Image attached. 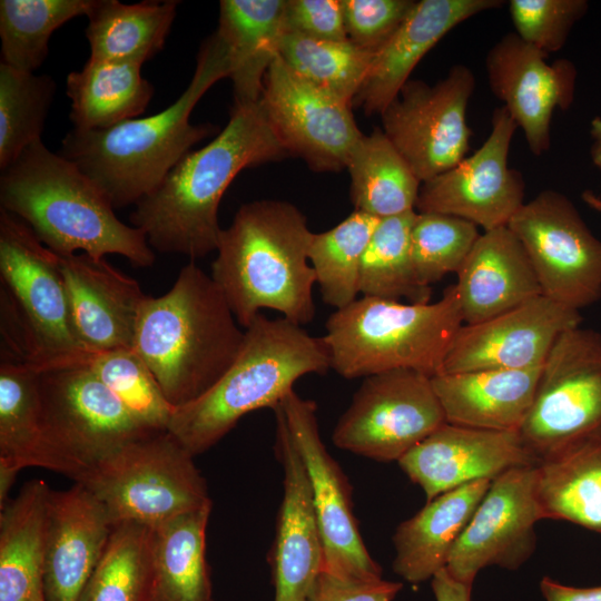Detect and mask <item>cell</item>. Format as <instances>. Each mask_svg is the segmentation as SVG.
Listing matches in <instances>:
<instances>
[{
	"instance_id": "34",
	"label": "cell",
	"mask_w": 601,
	"mask_h": 601,
	"mask_svg": "<svg viewBox=\"0 0 601 601\" xmlns=\"http://www.w3.org/2000/svg\"><path fill=\"white\" fill-rule=\"evenodd\" d=\"M178 3L175 0L132 4L95 0L85 30L89 58L144 65L164 48Z\"/></svg>"
},
{
	"instance_id": "1",
	"label": "cell",
	"mask_w": 601,
	"mask_h": 601,
	"mask_svg": "<svg viewBox=\"0 0 601 601\" xmlns=\"http://www.w3.org/2000/svg\"><path fill=\"white\" fill-rule=\"evenodd\" d=\"M289 156L260 100L233 107L225 128L205 147L190 151L159 187L135 205L131 224L152 249L191 259L217 249L223 228L218 208L243 170Z\"/></svg>"
},
{
	"instance_id": "52",
	"label": "cell",
	"mask_w": 601,
	"mask_h": 601,
	"mask_svg": "<svg viewBox=\"0 0 601 601\" xmlns=\"http://www.w3.org/2000/svg\"><path fill=\"white\" fill-rule=\"evenodd\" d=\"M581 197L585 205H588L594 211L601 214V196L597 195L592 190H584Z\"/></svg>"
},
{
	"instance_id": "18",
	"label": "cell",
	"mask_w": 601,
	"mask_h": 601,
	"mask_svg": "<svg viewBox=\"0 0 601 601\" xmlns=\"http://www.w3.org/2000/svg\"><path fill=\"white\" fill-rule=\"evenodd\" d=\"M536 466L510 470L491 482L450 553L445 569L454 579L473 584L484 568L518 570L534 553L535 523L543 519Z\"/></svg>"
},
{
	"instance_id": "45",
	"label": "cell",
	"mask_w": 601,
	"mask_h": 601,
	"mask_svg": "<svg viewBox=\"0 0 601 601\" xmlns=\"http://www.w3.org/2000/svg\"><path fill=\"white\" fill-rule=\"evenodd\" d=\"M514 32L550 55L565 45L573 26L587 13V0H510Z\"/></svg>"
},
{
	"instance_id": "26",
	"label": "cell",
	"mask_w": 601,
	"mask_h": 601,
	"mask_svg": "<svg viewBox=\"0 0 601 601\" xmlns=\"http://www.w3.org/2000/svg\"><path fill=\"white\" fill-rule=\"evenodd\" d=\"M463 324H476L542 295L530 258L509 226L481 234L456 273Z\"/></svg>"
},
{
	"instance_id": "30",
	"label": "cell",
	"mask_w": 601,
	"mask_h": 601,
	"mask_svg": "<svg viewBox=\"0 0 601 601\" xmlns=\"http://www.w3.org/2000/svg\"><path fill=\"white\" fill-rule=\"evenodd\" d=\"M286 0H221L217 36L230 65L234 106L260 100L267 71L278 56Z\"/></svg>"
},
{
	"instance_id": "7",
	"label": "cell",
	"mask_w": 601,
	"mask_h": 601,
	"mask_svg": "<svg viewBox=\"0 0 601 601\" xmlns=\"http://www.w3.org/2000/svg\"><path fill=\"white\" fill-rule=\"evenodd\" d=\"M463 325L455 285L434 303L363 296L328 317L323 336L331 368L345 378L394 370L433 377Z\"/></svg>"
},
{
	"instance_id": "41",
	"label": "cell",
	"mask_w": 601,
	"mask_h": 601,
	"mask_svg": "<svg viewBox=\"0 0 601 601\" xmlns=\"http://www.w3.org/2000/svg\"><path fill=\"white\" fill-rule=\"evenodd\" d=\"M278 56L300 78L352 106L375 52L349 40H322L285 32Z\"/></svg>"
},
{
	"instance_id": "8",
	"label": "cell",
	"mask_w": 601,
	"mask_h": 601,
	"mask_svg": "<svg viewBox=\"0 0 601 601\" xmlns=\"http://www.w3.org/2000/svg\"><path fill=\"white\" fill-rule=\"evenodd\" d=\"M1 333L11 357L37 372L87 363L58 255L17 216L0 210Z\"/></svg>"
},
{
	"instance_id": "3",
	"label": "cell",
	"mask_w": 601,
	"mask_h": 601,
	"mask_svg": "<svg viewBox=\"0 0 601 601\" xmlns=\"http://www.w3.org/2000/svg\"><path fill=\"white\" fill-rule=\"evenodd\" d=\"M0 204L58 256L116 254L138 267L155 262L145 233L124 224L100 188L42 140L1 170Z\"/></svg>"
},
{
	"instance_id": "38",
	"label": "cell",
	"mask_w": 601,
	"mask_h": 601,
	"mask_svg": "<svg viewBox=\"0 0 601 601\" xmlns=\"http://www.w3.org/2000/svg\"><path fill=\"white\" fill-rule=\"evenodd\" d=\"M151 589L152 526L120 522L78 601H151Z\"/></svg>"
},
{
	"instance_id": "21",
	"label": "cell",
	"mask_w": 601,
	"mask_h": 601,
	"mask_svg": "<svg viewBox=\"0 0 601 601\" xmlns=\"http://www.w3.org/2000/svg\"><path fill=\"white\" fill-rule=\"evenodd\" d=\"M431 501L461 485L493 481L518 467L536 466L519 431H489L443 424L397 461Z\"/></svg>"
},
{
	"instance_id": "4",
	"label": "cell",
	"mask_w": 601,
	"mask_h": 601,
	"mask_svg": "<svg viewBox=\"0 0 601 601\" xmlns=\"http://www.w3.org/2000/svg\"><path fill=\"white\" fill-rule=\"evenodd\" d=\"M313 235L296 206L272 199L243 205L221 229L211 278L240 326L247 328L260 309L300 326L314 318Z\"/></svg>"
},
{
	"instance_id": "25",
	"label": "cell",
	"mask_w": 601,
	"mask_h": 601,
	"mask_svg": "<svg viewBox=\"0 0 601 601\" xmlns=\"http://www.w3.org/2000/svg\"><path fill=\"white\" fill-rule=\"evenodd\" d=\"M501 0H416L390 40L375 53L353 100L366 115L382 114L398 96L421 59L452 29Z\"/></svg>"
},
{
	"instance_id": "47",
	"label": "cell",
	"mask_w": 601,
	"mask_h": 601,
	"mask_svg": "<svg viewBox=\"0 0 601 601\" xmlns=\"http://www.w3.org/2000/svg\"><path fill=\"white\" fill-rule=\"evenodd\" d=\"M284 29L314 39L348 40L339 0H286Z\"/></svg>"
},
{
	"instance_id": "12",
	"label": "cell",
	"mask_w": 601,
	"mask_h": 601,
	"mask_svg": "<svg viewBox=\"0 0 601 601\" xmlns=\"http://www.w3.org/2000/svg\"><path fill=\"white\" fill-rule=\"evenodd\" d=\"M445 423L432 377L394 370L364 377L332 440L356 455L397 462Z\"/></svg>"
},
{
	"instance_id": "19",
	"label": "cell",
	"mask_w": 601,
	"mask_h": 601,
	"mask_svg": "<svg viewBox=\"0 0 601 601\" xmlns=\"http://www.w3.org/2000/svg\"><path fill=\"white\" fill-rule=\"evenodd\" d=\"M548 57L514 31L502 36L485 57L492 93L502 101L535 156L550 149L553 114L571 107L578 76L571 60L561 58L549 63Z\"/></svg>"
},
{
	"instance_id": "48",
	"label": "cell",
	"mask_w": 601,
	"mask_h": 601,
	"mask_svg": "<svg viewBox=\"0 0 601 601\" xmlns=\"http://www.w3.org/2000/svg\"><path fill=\"white\" fill-rule=\"evenodd\" d=\"M401 582L357 579L322 570L307 601H393Z\"/></svg>"
},
{
	"instance_id": "40",
	"label": "cell",
	"mask_w": 601,
	"mask_h": 601,
	"mask_svg": "<svg viewBox=\"0 0 601 601\" xmlns=\"http://www.w3.org/2000/svg\"><path fill=\"white\" fill-rule=\"evenodd\" d=\"M95 0H1L3 63L35 72L46 60L52 33L69 20L88 14Z\"/></svg>"
},
{
	"instance_id": "39",
	"label": "cell",
	"mask_w": 601,
	"mask_h": 601,
	"mask_svg": "<svg viewBox=\"0 0 601 601\" xmlns=\"http://www.w3.org/2000/svg\"><path fill=\"white\" fill-rule=\"evenodd\" d=\"M378 221L354 210L329 230L313 235L308 259L324 303L335 311L356 300L362 258Z\"/></svg>"
},
{
	"instance_id": "14",
	"label": "cell",
	"mask_w": 601,
	"mask_h": 601,
	"mask_svg": "<svg viewBox=\"0 0 601 601\" xmlns=\"http://www.w3.org/2000/svg\"><path fill=\"white\" fill-rule=\"evenodd\" d=\"M474 89L473 71L455 65L434 85L410 79L381 114L382 130L422 183L466 157L472 137L466 110Z\"/></svg>"
},
{
	"instance_id": "43",
	"label": "cell",
	"mask_w": 601,
	"mask_h": 601,
	"mask_svg": "<svg viewBox=\"0 0 601 601\" xmlns=\"http://www.w3.org/2000/svg\"><path fill=\"white\" fill-rule=\"evenodd\" d=\"M87 365L142 427L168 431L175 407L132 348L92 353Z\"/></svg>"
},
{
	"instance_id": "28",
	"label": "cell",
	"mask_w": 601,
	"mask_h": 601,
	"mask_svg": "<svg viewBox=\"0 0 601 601\" xmlns=\"http://www.w3.org/2000/svg\"><path fill=\"white\" fill-rule=\"evenodd\" d=\"M27 466L75 477L45 439L38 372L6 356L0 364V506L8 501L18 472Z\"/></svg>"
},
{
	"instance_id": "51",
	"label": "cell",
	"mask_w": 601,
	"mask_h": 601,
	"mask_svg": "<svg viewBox=\"0 0 601 601\" xmlns=\"http://www.w3.org/2000/svg\"><path fill=\"white\" fill-rule=\"evenodd\" d=\"M592 144L590 148L593 165L601 168V117H594L590 124Z\"/></svg>"
},
{
	"instance_id": "32",
	"label": "cell",
	"mask_w": 601,
	"mask_h": 601,
	"mask_svg": "<svg viewBox=\"0 0 601 601\" xmlns=\"http://www.w3.org/2000/svg\"><path fill=\"white\" fill-rule=\"evenodd\" d=\"M142 63L89 58L66 79L73 128L100 130L137 118L149 105L154 86L141 76Z\"/></svg>"
},
{
	"instance_id": "20",
	"label": "cell",
	"mask_w": 601,
	"mask_h": 601,
	"mask_svg": "<svg viewBox=\"0 0 601 601\" xmlns=\"http://www.w3.org/2000/svg\"><path fill=\"white\" fill-rule=\"evenodd\" d=\"M581 322L579 311L538 296L486 321L463 324L440 374L541 366L556 338Z\"/></svg>"
},
{
	"instance_id": "23",
	"label": "cell",
	"mask_w": 601,
	"mask_h": 601,
	"mask_svg": "<svg viewBox=\"0 0 601 601\" xmlns=\"http://www.w3.org/2000/svg\"><path fill=\"white\" fill-rule=\"evenodd\" d=\"M73 329L89 353L132 348L147 295L139 283L105 258L83 253L58 256Z\"/></svg>"
},
{
	"instance_id": "11",
	"label": "cell",
	"mask_w": 601,
	"mask_h": 601,
	"mask_svg": "<svg viewBox=\"0 0 601 601\" xmlns=\"http://www.w3.org/2000/svg\"><path fill=\"white\" fill-rule=\"evenodd\" d=\"M41 427L76 482L131 441L142 427L87 363L38 372Z\"/></svg>"
},
{
	"instance_id": "35",
	"label": "cell",
	"mask_w": 601,
	"mask_h": 601,
	"mask_svg": "<svg viewBox=\"0 0 601 601\" xmlns=\"http://www.w3.org/2000/svg\"><path fill=\"white\" fill-rule=\"evenodd\" d=\"M346 168L355 210L380 219L415 210L422 181L382 129L362 135Z\"/></svg>"
},
{
	"instance_id": "33",
	"label": "cell",
	"mask_w": 601,
	"mask_h": 601,
	"mask_svg": "<svg viewBox=\"0 0 601 601\" xmlns=\"http://www.w3.org/2000/svg\"><path fill=\"white\" fill-rule=\"evenodd\" d=\"M211 503L152 526L151 601H214L206 562Z\"/></svg>"
},
{
	"instance_id": "50",
	"label": "cell",
	"mask_w": 601,
	"mask_h": 601,
	"mask_svg": "<svg viewBox=\"0 0 601 601\" xmlns=\"http://www.w3.org/2000/svg\"><path fill=\"white\" fill-rule=\"evenodd\" d=\"M435 601H472V585L454 579L444 568L431 579Z\"/></svg>"
},
{
	"instance_id": "22",
	"label": "cell",
	"mask_w": 601,
	"mask_h": 601,
	"mask_svg": "<svg viewBox=\"0 0 601 601\" xmlns=\"http://www.w3.org/2000/svg\"><path fill=\"white\" fill-rule=\"evenodd\" d=\"M275 453L283 467V500L270 551L274 601H307L322 572L324 546L309 477L280 406Z\"/></svg>"
},
{
	"instance_id": "46",
	"label": "cell",
	"mask_w": 601,
	"mask_h": 601,
	"mask_svg": "<svg viewBox=\"0 0 601 601\" xmlns=\"http://www.w3.org/2000/svg\"><path fill=\"white\" fill-rule=\"evenodd\" d=\"M347 38L377 52L394 35L416 0H339Z\"/></svg>"
},
{
	"instance_id": "44",
	"label": "cell",
	"mask_w": 601,
	"mask_h": 601,
	"mask_svg": "<svg viewBox=\"0 0 601 601\" xmlns=\"http://www.w3.org/2000/svg\"><path fill=\"white\" fill-rule=\"evenodd\" d=\"M479 227L463 218L416 213L411 235V252L418 282L426 287L450 273H457L472 250Z\"/></svg>"
},
{
	"instance_id": "5",
	"label": "cell",
	"mask_w": 601,
	"mask_h": 601,
	"mask_svg": "<svg viewBox=\"0 0 601 601\" xmlns=\"http://www.w3.org/2000/svg\"><path fill=\"white\" fill-rule=\"evenodd\" d=\"M238 325L211 276L190 262L166 294L146 297L132 349L177 408L205 394L234 363L245 336Z\"/></svg>"
},
{
	"instance_id": "13",
	"label": "cell",
	"mask_w": 601,
	"mask_h": 601,
	"mask_svg": "<svg viewBox=\"0 0 601 601\" xmlns=\"http://www.w3.org/2000/svg\"><path fill=\"white\" fill-rule=\"evenodd\" d=\"M508 226L524 247L543 296L579 312L601 298V240L565 195L540 191Z\"/></svg>"
},
{
	"instance_id": "37",
	"label": "cell",
	"mask_w": 601,
	"mask_h": 601,
	"mask_svg": "<svg viewBox=\"0 0 601 601\" xmlns=\"http://www.w3.org/2000/svg\"><path fill=\"white\" fill-rule=\"evenodd\" d=\"M416 213L380 219L362 258L359 293L363 296L430 302L432 287L418 282L412 260L411 235Z\"/></svg>"
},
{
	"instance_id": "36",
	"label": "cell",
	"mask_w": 601,
	"mask_h": 601,
	"mask_svg": "<svg viewBox=\"0 0 601 601\" xmlns=\"http://www.w3.org/2000/svg\"><path fill=\"white\" fill-rule=\"evenodd\" d=\"M543 519L569 521L601 533V437L536 466Z\"/></svg>"
},
{
	"instance_id": "2",
	"label": "cell",
	"mask_w": 601,
	"mask_h": 601,
	"mask_svg": "<svg viewBox=\"0 0 601 601\" xmlns=\"http://www.w3.org/2000/svg\"><path fill=\"white\" fill-rule=\"evenodd\" d=\"M227 49L217 33L205 40L187 88L169 107L100 130L71 129L60 154L75 162L106 195L114 208L136 205L156 190L193 146L215 131L194 125L190 115L205 92L229 78Z\"/></svg>"
},
{
	"instance_id": "27",
	"label": "cell",
	"mask_w": 601,
	"mask_h": 601,
	"mask_svg": "<svg viewBox=\"0 0 601 601\" xmlns=\"http://www.w3.org/2000/svg\"><path fill=\"white\" fill-rule=\"evenodd\" d=\"M541 367L442 373L432 377V385L446 423L519 431L533 402Z\"/></svg>"
},
{
	"instance_id": "17",
	"label": "cell",
	"mask_w": 601,
	"mask_h": 601,
	"mask_svg": "<svg viewBox=\"0 0 601 601\" xmlns=\"http://www.w3.org/2000/svg\"><path fill=\"white\" fill-rule=\"evenodd\" d=\"M260 102L289 155L319 173L347 167L363 135L352 106L300 78L279 56L267 71Z\"/></svg>"
},
{
	"instance_id": "9",
	"label": "cell",
	"mask_w": 601,
	"mask_h": 601,
	"mask_svg": "<svg viewBox=\"0 0 601 601\" xmlns=\"http://www.w3.org/2000/svg\"><path fill=\"white\" fill-rule=\"evenodd\" d=\"M77 483L102 502L114 525L156 526L211 503L194 455L169 431L129 442Z\"/></svg>"
},
{
	"instance_id": "6",
	"label": "cell",
	"mask_w": 601,
	"mask_h": 601,
	"mask_svg": "<svg viewBox=\"0 0 601 601\" xmlns=\"http://www.w3.org/2000/svg\"><path fill=\"white\" fill-rule=\"evenodd\" d=\"M331 368L327 345L300 325L259 313L238 356L205 394L175 408L168 431L194 455L220 441L249 412L274 410L307 374Z\"/></svg>"
},
{
	"instance_id": "24",
	"label": "cell",
	"mask_w": 601,
	"mask_h": 601,
	"mask_svg": "<svg viewBox=\"0 0 601 601\" xmlns=\"http://www.w3.org/2000/svg\"><path fill=\"white\" fill-rule=\"evenodd\" d=\"M112 529L106 506L81 483L50 491L45 556L47 601H78Z\"/></svg>"
},
{
	"instance_id": "29",
	"label": "cell",
	"mask_w": 601,
	"mask_h": 601,
	"mask_svg": "<svg viewBox=\"0 0 601 601\" xmlns=\"http://www.w3.org/2000/svg\"><path fill=\"white\" fill-rule=\"evenodd\" d=\"M491 482L474 481L442 493L400 523L393 535L394 572L406 582L416 584L444 569L454 544Z\"/></svg>"
},
{
	"instance_id": "49",
	"label": "cell",
	"mask_w": 601,
	"mask_h": 601,
	"mask_svg": "<svg viewBox=\"0 0 601 601\" xmlns=\"http://www.w3.org/2000/svg\"><path fill=\"white\" fill-rule=\"evenodd\" d=\"M540 590L545 601H601V585L575 588L543 577Z\"/></svg>"
},
{
	"instance_id": "15",
	"label": "cell",
	"mask_w": 601,
	"mask_h": 601,
	"mask_svg": "<svg viewBox=\"0 0 601 601\" xmlns=\"http://www.w3.org/2000/svg\"><path fill=\"white\" fill-rule=\"evenodd\" d=\"M518 126L504 107L492 112L491 130L471 156L422 183L415 210L463 218L484 231L508 226L522 207L525 183L509 166Z\"/></svg>"
},
{
	"instance_id": "31",
	"label": "cell",
	"mask_w": 601,
	"mask_h": 601,
	"mask_svg": "<svg viewBox=\"0 0 601 601\" xmlns=\"http://www.w3.org/2000/svg\"><path fill=\"white\" fill-rule=\"evenodd\" d=\"M50 491L43 480L33 479L0 506V601H47L45 556Z\"/></svg>"
},
{
	"instance_id": "16",
	"label": "cell",
	"mask_w": 601,
	"mask_h": 601,
	"mask_svg": "<svg viewBox=\"0 0 601 601\" xmlns=\"http://www.w3.org/2000/svg\"><path fill=\"white\" fill-rule=\"evenodd\" d=\"M279 406L309 477L324 546L322 570L381 579L382 568L368 553L357 526L351 485L321 437L315 402L293 390Z\"/></svg>"
},
{
	"instance_id": "10",
	"label": "cell",
	"mask_w": 601,
	"mask_h": 601,
	"mask_svg": "<svg viewBox=\"0 0 601 601\" xmlns=\"http://www.w3.org/2000/svg\"><path fill=\"white\" fill-rule=\"evenodd\" d=\"M519 433L540 464L601 437L600 333L575 326L556 338Z\"/></svg>"
},
{
	"instance_id": "42",
	"label": "cell",
	"mask_w": 601,
	"mask_h": 601,
	"mask_svg": "<svg viewBox=\"0 0 601 601\" xmlns=\"http://www.w3.org/2000/svg\"><path fill=\"white\" fill-rule=\"evenodd\" d=\"M56 83L0 63V168L12 164L29 146L41 140Z\"/></svg>"
}]
</instances>
